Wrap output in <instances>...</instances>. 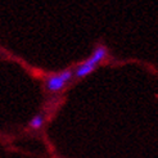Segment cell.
I'll return each instance as SVG.
<instances>
[{
  "mask_svg": "<svg viewBox=\"0 0 158 158\" xmlns=\"http://www.w3.org/2000/svg\"><path fill=\"white\" fill-rule=\"evenodd\" d=\"M43 125H44V116L43 114H36L32 120L30 121V127H32L35 130L41 129Z\"/></svg>",
  "mask_w": 158,
  "mask_h": 158,
  "instance_id": "obj_3",
  "label": "cell"
},
{
  "mask_svg": "<svg viewBox=\"0 0 158 158\" xmlns=\"http://www.w3.org/2000/svg\"><path fill=\"white\" fill-rule=\"evenodd\" d=\"M108 57V49L106 48L104 45H99L94 49L93 54L90 57L81 62L80 64H77L75 68H73V76L76 78H84L86 76H89L91 72H94L98 66L103 62L106 58Z\"/></svg>",
  "mask_w": 158,
  "mask_h": 158,
  "instance_id": "obj_1",
  "label": "cell"
},
{
  "mask_svg": "<svg viewBox=\"0 0 158 158\" xmlns=\"http://www.w3.org/2000/svg\"><path fill=\"white\" fill-rule=\"evenodd\" d=\"M73 77V68L63 69L60 72L52 73L45 78V89L49 93H59L71 82Z\"/></svg>",
  "mask_w": 158,
  "mask_h": 158,
  "instance_id": "obj_2",
  "label": "cell"
}]
</instances>
